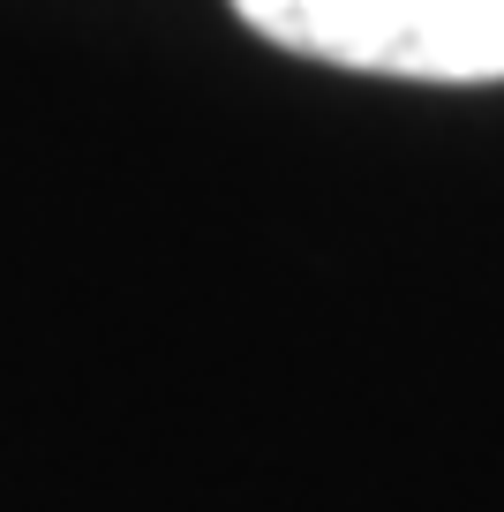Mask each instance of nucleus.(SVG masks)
<instances>
[{"label": "nucleus", "mask_w": 504, "mask_h": 512, "mask_svg": "<svg viewBox=\"0 0 504 512\" xmlns=\"http://www.w3.org/2000/svg\"><path fill=\"white\" fill-rule=\"evenodd\" d=\"M264 46L399 83H504V0H226Z\"/></svg>", "instance_id": "obj_1"}]
</instances>
